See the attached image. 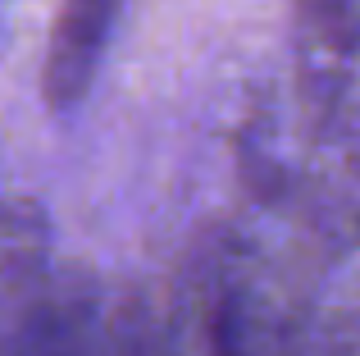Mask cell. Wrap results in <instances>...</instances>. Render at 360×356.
<instances>
[{
	"label": "cell",
	"mask_w": 360,
	"mask_h": 356,
	"mask_svg": "<svg viewBox=\"0 0 360 356\" xmlns=\"http://www.w3.org/2000/svg\"><path fill=\"white\" fill-rule=\"evenodd\" d=\"M297 82L315 124L342 115L360 73V0H292Z\"/></svg>",
	"instance_id": "cell-1"
},
{
	"label": "cell",
	"mask_w": 360,
	"mask_h": 356,
	"mask_svg": "<svg viewBox=\"0 0 360 356\" xmlns=\"http://www.w3.org/2000/svg\"><path fill=\"white\" fill-rule=\"evenodd\" d=\"M115 18H119V0H60L46 64H41V91L51 101V110H73L91 91Z\"/></svg>",
	"instance_id": "cell-2"
},
{
	"label": "cell",
	"mask_w": 360,
	"mask_h": 356,
	"mask_svg": "<svg viewBox=\"0 0 360 356\" xmlns=\"http://www.w3.org/2000/svg\"><path fill=\"white\" fill-rule=\"evenodd\" d=\"M301 229L324 247V256L360 247V115L333 137V155H324L310 174Z\"/></svg>",
	"instance_id": "cell-3"
},
{
	"label": "cell",
	"mask_w": 360,
	"mask_h": 356,
	"mask_svg": "<svg viewBox=\"0 0 360 356\" xmlns=\"http://www.w3.org/2000/svg\"><path fill=\"white\" fill-rule=\"evenodd\" d=\"M301 356H360V247L324 260Z\"/></svg>",
	"instance_id": "cell-4"
},
{
	"label": "cell",
	"mask_w": 360,
	"mask_h": 356,
	"mask_svg": "<svg viewBox=\"0 0 360 356\" xmlns=\"http://www.w3.org/2000/svg\"><path fill=\"white\" fill-rule=\"evenodd\" d=\"M101 356H174L165 302H150L146 293L110 297L105 329H101Z\"/></svg>",
	"instance_id": "cell-5"
}]
</instances>
